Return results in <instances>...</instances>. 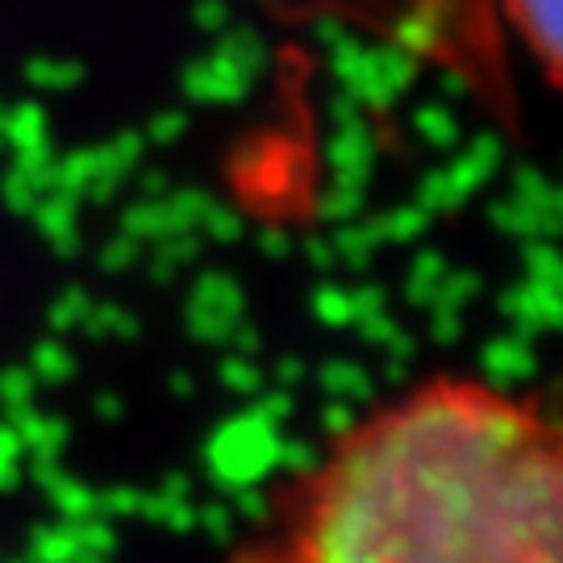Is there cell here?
Here are the masks:
<instances>
[{
  "instance_id": "1",
  "label": "cell",
  "mask_w": 563,
  "mask_h": 563,
  "mask_svg": "<svg viewBox=\"0 0 563 563\" xmlns=\"http://www.w3.org/2000/svg\"><path fill=\"white\" fill-rule=\"evenodd\" d=\"M234 563H563L551 409L430 376L346 426Z\"/></svg>"
},
{
  "instance_id": "2",
  "label": "cell",
  "mask_w": 563,
  "mask_h": 563,
  "mask_svg": "<svg viewBox=\"0 0 563 563\" xmlns=\"http://www.w3.org/2000/svg\"><path fill=\"white\" fill-rule=\"evenodd\" d=\"M505 18L539 59L547 84H560V0H501Z\"/></svg>"
}]
</instances>
